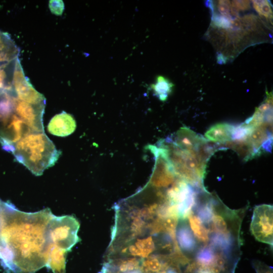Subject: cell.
Wrapping results in <instances>:
<instances>
[{"label":"cell","mask_w":273,"mask_h":273,"mask_svg":"<svg viewBox=\"0 0 273 273\" xmlns=\"http://www.w3.org/2000/svg\"><path fill=\"white\" fill-rule=\"evenodd\" d=\"M54 214L49 208L25 212L2 202L0 211V262L7 271L35 273L46 266L48 228Z\"/></svg>","instance_id":"cell-1"},{"label":"cell","mask_w":273,"mask_h":273,"mask_svg":"<svg viewBox=\"0 0 273 273\" xmlns=\"http://www.w3.org/2000/svg\"><path fill=\"white\" fill-rule=\"evenodd\" d=\"M11 152L18 162L36 176L54 165L61 155L44 132H29L13 145Z\"/></svg>","instance_id":"cell-2"},{"label":"cell","mask_w":273,"mask_h":273,"mask_svg":"<svg viewBox=\"0 0 273 273\" xmlns=\"http://www.w3.org/2000/svg\"><path fill=\"white\" fill-rule=\"evenodd\" d=\"M158 146L163 150L177 177L194 188L206 190L203 180L206 167L192 152L179 147L170 138L160 141Z\"/></svg>","instance_id":"cell-3"},{"label":"cell","mask_w":273,"mask_h":273,"mask_svg":"<svg viewBox=\"0 0 273 273\" xmlns=\"http://www.w3.org/2000/svg\"><path fill=\"white\" fill-rule=\"evenodd\" d=\"M78 221L72 215H53L48 228L50 244L70 251L79 241Z\"/></svg>","instance_id":"cell-4"},{"label":"cell","mask_w":273,"mask_h":273,"mask_svg":"<svg viewBox=\"0 0 273 273\" xmlns=\"http://www.w3.org/2000/svg\"><path fill=\"white\" fill-rule=\"evenodd\" d=\"M273 207L262 204L256 206L253 210L250 224V231L258 241L272 246Z\"/></svg>","instance_id":"cell-5"},{"label":"cell","mask_w":273,"mask_h":273,"mask_svg":"<svg viewBox=\"0 0 273 273\" xmlns=\"http://www.w3.org/2000/svg\"><path fill=\"white\" fill-rule=\"evenodd\" d=\"M12 86L16 97L19 100L31 104L46 103L44 97L34 88L25 75L19 58L15 63Z\"/></svg>","instance_id":"cell-6"},{"label":"cell","mask_w":273,"mask_h":273,"mask_svg":"<svg viewBox=\"0 0 273 273\" xmlns=\"http://www.w3.org/2000/svg\"><path fill=\"white\" fill-rule=\"evenodd\" d=\"M46 103L31 104L14 98V113L34 132H44L43 115Z\"/></svg>","instance_id":"cell-7"},{"label":"cell","mask_w":273,"mask_h":273,"mask_svg":"<svg viewBox=\"0 0 273 273\" xmlns=\"http://www.w3.org/2000/svg\"><path fill=\"white\" fill-rule=\"evenodd\" d=\"M76 127L74 117L71 114L62 111L52 118L48 125V130L54 135L64 137L72 134Z\"/></svg>","instance_id":"cell-8"},{"label":"cell","mask_w":273,"mask_h":273,"mask_svg":"<svg viewBox=\"0 0 273 273\" xmlns=\"http://www.w3.org/2000/svg\"><path fill=\"white\" fill-rule=\"evenodd\" d=\"M175 230V237L178 246L187 253H192L197 248V243L190 227L185 219H179ZM178 246V247H179Z\"/></svg>","instance_id":"cell-9"},{"label":"cell","mask_w":273,"mask_h":273,"mask_svg":"<svg viewBox=\"0 0 273 273\" xmlns=\"http://www.w3.org/2000/svg\"><path fill=\"white\" fill-rule=\"evenodd\" d=\"M221 145L222 146V148H230L233 150L243 161H245L260 155L247 137L232 140Z\"/></svg>","instance_id":"cell-10"},{"label":"cell","mask_w":273,"mask_h":273,"mask_svg":"<svg viewBox=\"0 0 273 273\" xmlns=\"http://www.w3.org/2000/svg\"><path fill=\"white\" fill-rule=\"evenodd\" d=\"M235 126L226 123L212 126L205 133L208 141L222 145L232 140Z\"/></svg>","instance_id":"cell-11"},{"label":"cell","mask_w":273,"mask_h":273,"mask_svg":"<svg viewBox=\"0 0 273 273\" xmlns=\"http://www.w3.org/2000/svg\"><path fill=\"white\" fill-rule=\"evenodd\" d=\"M19 54V50L10 35L0 31V64L16 60Z\"/></svg>","instance_id":"cell-12"},{"label":"cell","mask_w":273,"mask_h":273,"mask_svg":"<svg viewBox=\"0 0 273 273\" xmlns=\"http://www.w3.org/2000/svg\"><path fill=\"white\" fill-rule=\"evenodd\" d=\"M67 251L50 244L49 257L46 266L53 273H65Z\"/></svg>","instance_id":"cell-13"},{"label":"cell","mask_w":273,"mask_h":273,"mask_svg":"<svg viewBox=\"0 0 273 273\" xmlns=\"http://www.w3.org/2000/svg\"><path fill=\"white\" fill-rule=\"evenodd\" d=\"M16 60L0 65V95L14 92L12 81Z\"/></svg>","instance_id":"cell-14"},{"label":"cell","mask_w":273,"mask_h":273,"mask_svg":"<svg viewBox=\"0 0 273 273\" xmlns=\"http://www.w3.org/2000/svg\"><path fill=\"white\" fill-rule=\"evenodd\" d=\"M190 227L194 235L200 242L206 243L209 241V233L199 218L192 211L188 216Z\"/></svg>","instance_id":"cell-15"},{"label":"cell","mask_w":273,"mask_h":273,"mask_svg":"<svg viewBox=\"0 0 273 273\" xmlns=\"http://www.w3.org/2000/svg\"><path fill=\"white\" fill-rule=\"evenodd\" d=\"M173 84L168 79L162 76H158L155 84L151 85L154 95L161 101L167 100L169 95L171 93L173 87Z\"/></svg>","instance_id":"cell-16"},{"label":"cell","mask_w":273,"mask_h":273,"mask_svg":"<svg viewBox=\"0 0 273 273\" xmlns=\"http://www.w3.org/2000/svg\"><path fill=\"white\" fill-rule=\"evenodd\" d=\"M251 2L254 9L260 16L270 20L272 19V11L268 1L253 0Z\"/></svg>","instance_id":"cell-17"},{"label":"cell","mask_w":273,"mask_h":273,"mask_svg":"<svg viewBox=\"0 0 273 273\" xmlns=\"http://www.w3.org/2000/svg\"><path fill=\"white\" fill-rule=\"evenodd\" d=\"M217 7L218 12L223 17L229 19H234L232 15V7L230 1L219 0L217 1Z\"/></svg>","instance_id":"cell-18"},{"label":"cell","mask_w":273,"mask_h":273,"mask_svg":"<svg viewBox=\"0 0 273 273\" xmlns=\"http://www.w3.org/2000/svg\"><path fill=\"white\" fill-rule=\"evenodd\" d=\"M49 7L53 14L57 16H60L64 11V4L62 1H50Z\"/></svg>","instance_id":"cell-19"},{"label":"cell","mask_w":273,"mask_h":273,"mask_svg":"<svg viewBox=\"0 0 273 273\" xmlns=\"http://www.w3.org/2000/svg\"><path fill=\"white\" fill-rule=\"evenodd\" d=\"M249 1H232L231 2L232 8L237 11H246L250 8Z\"/></svg>","instance_id":"cell-20"},{"label":"cell","mask_w":273,"mask_h":273,"mask_svg":"<svg viewBox=\"0 0 273 273\" xmlns=\"http://www.w3.org/2000/svg\"><path fill=\"white\" fill-rule=\"evenodd\" d=\"M253 264L256 273H272V267L259 261H254Z\"/></svg>","instance_id":"cell-21"},{"label":"cell","mask_w":273,"mask_h":273,"mask_svg":"<svg viewBox=\"0 0 273 273\" xmlns=\"http://www.w3.org/2000/svg\"><path fill=\"white\" fill-rule=\"evenodd\" d=\"M101 273H118V272L115 271H113L111 269H110L104 265L101 270Z\"/></svg>","instance_id":"cell-22"},{"label":"cell","mask_w":273,"mask_h":273,"mask_svg":"<svg viewBox=\"0 0 273 273\" xmlns=\"http://www.w3.org/2000/svg\"><path fill=\"white\" fill-rule=\"evenodd\" d=\"M195 273H211V272L206 269L198 268L197 267V269Z\"/></svg>","instance_id":"cell-23"},{"label":"cell","mask_w":273,"mask_h":273,"mask_svg":"<svg viewBox=\"0 0 273 273\" xmlns=\"http://www.w3.org/2000/svg\"><path fill=\"white\" fill-rule=\"evenodd\" d=\"M120 273V272H118ZM125 273H144L141 269H136L132 271H128Z\"/></svg>","instance_id":"cell-24"},{"label":"cell","mask_w":273,"mask_h":273,"mask_svg":"<svg viewBox=\"0 0 273 273\" xmlns=\"http://www.w3.org/2000/svg\"><path fill=\"white\" fill-rule=\"evenodd\" d=\"M2 202L1 200H0V211H1V206H2Z\"/></svg>","instance_id":"cell-25"}]
</instances>
